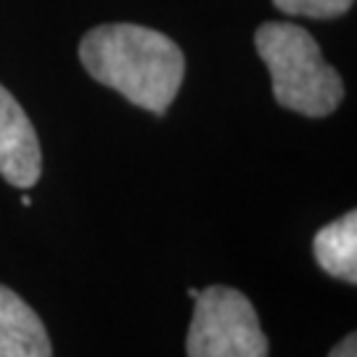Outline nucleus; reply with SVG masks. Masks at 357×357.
<instances>
[{
	"instance_id": "f03ea898",
	"label": "nucleus",
	"mask_w": 357,
	"mask_h": 357,
	"mask_svg": "<svg viewBox=\"0 0 357 357\" xmlns=\"http://www.w3.org/2000/svg\"><path fill=\"white\" fill-rule=\"evenodd\" d=\"M255 45L268 64L273 96L283 109L305 116H328L344 98V82L305 26L265 22L257 29Z\"/></svg>"
},
{
	"instance_id": "0eeeda50",
	"label": "nucleus",
	"mask_w": 357,
	"mask_h": 357,
	"mask_svg": "<svg viewBox=\"0 0 357 357\" xmlns=\"http://www.w3.org/2000/svg\"><path fill=\"white\" fill-rule=\"evenodd\" d=\"M355 0H273V6L291 16L307 19H336L352 8Z\"/></svg>"
},
{
	"instance_id": "20e7f679",
	"label": "nucleus",
	"mask_w": 357,
	"mask_h": 357,
	"mask_svg": "<svg viewBox=\"0 0 357 357\" xmlns=\"http://www.w3.org/2000/svg\"><path fill=\"white\" fill-rule=\"evenodd\" d=\"M43 172L38 132L19 101L0 85V175L16 188H32Z\"/></svg>"
},
{
	"instance_id": "423d86ee",
	"label": "nucleus",
	"mask_w": 357,
	"mask_h": 357,
	"mask_svg": "<svg viewBox=\"0 0 357 357\" xmlns=\"http://www.w3.org/2000/svg\"><path fill=\"white\" fill-rule=\"evenodd\" d=\"M312 255L320 270L328 275L347 281L349 286L357 283V212H347L331 225L320 228L312 238Z\"/></svg>"
},
{
	"instance_id": "6e6552de",
	"label": "nucleus",
	"mask_w": 357,
	"mask_h": 357,
	"mask_svg": "<svg viewBox=\"0 0 357 357\" xmlns=\"http://www.w3.org/2000/svg\"><path fill=\"white\" fill-rule=\"evenodd\" d=\"M328 357H357V336L355 333H347L344 339L333 347Z\"/></svg>"
},
{
	"instance_id": "7ed1b4c3",
	"label": "nucleus",
	"mask_w": 357,
	"mask_h": 357,
	"mask_svg": "<svg viewBox=\"0 0 357 357\" xmlns=\"http://www.w3.org/2000/svg\"><path fill=\"white\" fill-rule=\"evenodd\" d=\"M188 357H268V336L246 294L230 286H209L196 294Z\"/></svg>"
},
{
	"instance_id": "f257e3e1",
	"label": "nucleus",
	"mask_w": 357,
	"mask_h": 357,
	"mask_svg": "<svg viewBox=\"0 0 357 357\" xmlns=\"http://www.w3.org/2000/svg\"><path fill=\"white\" fill-rule=\"evenodd\" d=\"M79 61L93 79L159 116L175 101L185 75L178 43L141 24L93 26L79 43Z\"/></svg>"
},
{
	"instance_id": "39448f33",
	"label": "nucleus",
	"mask_w": 357,
	"mask_h": 357,
	"mask_svg": "<svg viewBox=\"0 0 357 357\" xmlns=\"http://www.w3.org/2000/svg\"><path fill=\"white\" fill-rule=\"evenodd\" d=\"M0 357H53L45 323L19 294L0 283Z\"/></svg>"
},
{
	"instance_id": "1a4fd4ad",
	"label": "nucleus",
	"mask_w": 357,
	"mask_h": 357,
	"mask_svg": "<svg viewBox=\"0 0 357 357\" xmlns=\"http://www.w3.org/2000/svg\"><path fill=\"white\" fill-rule=\"evenodd\" d=\"M22 204H24V206H32V196H22Z\"/></svg>"
}]
</instances>
